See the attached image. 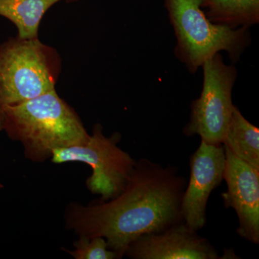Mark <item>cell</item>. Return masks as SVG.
Returning a JSON list of instances; mask_svg holds the SVG:
<instances>
[{
    "label": "cell",
    "instance_id": "1",
    "mask_svg": "<svg viewBox=\"0 0 259 259\" xmlns=\"http://www.w3.org/2000/svg\"><path fill=\"white\" fill-rule=\"evenodd\" d=\"M187 181L177 167L148 158L136 162L125 188L115 198L88 205L71 203L66 228L78 236L102 237L117 258L134 240L183 222L182 202Z\"/></svg>",
    "mask_w": 259,
    "mask_h": 259
},
{
    "label": "cell",
    "instance_id": "2",
    "mask_svg": "<svg viewBox=\"0 0 259 259\" xmlns=\"http://www.w3.org/2000/svg\"><path fill=\"white\" fill-rule=\"evenodd\" d=\"M0 131L23 145L25 158L44 162L56 149L83 144L90 135L55 89L0 112Z\"/></svg>",
    "mask_w": 259,
    "mask_h": 259
},
{
    "label": "cell",
    "instance_id": "3",
    "mask_svg": "<svg viewBox=\"0 0 259 259\" xmlns=\"http://www.w3.org/2000/svg\"><path fill=\"white\" fill-rule=\"evenodd\" d=\"M202 1L163 0L176 37L175 55L191 74L222 51L236 63L251 44L250 28L231 29L212 23L202 8Z\"/></svg>",
    "mask_w": 259,
    "mask_h": 259
},
{
    "label": "cell",
    "instance_id": "4",
    "mask_svg": "<svg viewBox=\"0 0 259 259\" xmlns=\"http://www.w3.org/2000/svg\"><path fill=\"white\" fill-rule=\"evenodd\" d=\"M61 60L38 39H10L0 45V112L55 89Z\"/></svg>",
    "mask_w": 259,
    "mask_h": 259
},
{
    "label": "cell",
    "instance_id": "5",
    "mask_svg": "<svg viewBox=\"0 0 259 259\" xmlns=\"http://www.w3.org/2000/svg\"><path fill=\"white\" fill-rule=\"evenodd\" d=\"M120 139L119 133L107 137L102 125L96 124L86 142L56 149L51 160L58 164L77 161L91 166L93 174L86 182L88 190L101 196L100 200H110L125 188L137 162L117 146Z\"/></svg>",
    "mask_w": 259,
    "mask_h": 259
},
{
    "label": "cell",
    "instance_id": "6",
    "mask_svg": "<svg viewBox=\"0 0 259 259\" xmlns=\"http://www.w3.org/2000/svg\"><path fill=\"white\" fill-rule=\"evenodd\" d=\"M201 68L202 93L191 104L190 121L183 133L188 137L198 135L207 144L221 145L235 106L232 94L238 71L234 65L226 64L221 53L204 61Z\"/></svg>",
    "mask_w": 259,
    "mask_h": 259
},
{
    "label": "cell",
    "instance_id": "7",
    "mask_svg": "<svg viewBox=\"0 0 259 259\" xmlns=\"http://www.w3.org/2000/svg\"><path fill=\"white\" fill-rule=\"evenodd\" d=\"M225 166L224 146L201 141L190 158V180L182 202L184 221L194 231H200L205 226L209 195L222 182Z\"/></svg>",
    "mask_w": 259,
    "mask_h": 259
},
{
    "label": "cell",
    "instance_id": "8",
    "mask_svg": "<svg viewBox=\"0 0 259 259\" xmlns=\"http://www.w3.org/2000/svg\"><path fill=\"white\" fill-rule=\"evenodd\" d=\"M225 147L223 180L227 191L221 194L225 207L233 208L238 218L237 233L250 243H259V171Z\"/></svg>",
    "mask_w": 259,
    "mask_h": 259
},
{
    "label": "cell",
    "instance_id": "9",
    "mask_svg": "<svg viewBox=\"0 0 259 259\" xmlns=\"http://www.w3.org/2000/svg\"><path fill=\"white\" fill-rule=\"evenodd\" d=\"M183 222L146 233L134 240L125 255L133 259H218L219 253L207 238Z\"/></svg>",
    "mask_w": 259,
    "mask_h": 259
},
{
    "label": "cell",
    "instance_id": "10",
    "mask_svg": "<svg viewBox=\"0 0 259 259\" xmlns=\"http://www.w3.org/2000/svg\"><path fill=\"white\" fill-rule=\"evenodd\" d=\"M207 18L216 25L231 29L259 24V0H203Z\"/></svg>",
    "mask_w": 259,
    "mask_h": 259
},
{
    "label": "cell",
    "instance_id": "11",
    "mask_svg": "<svg viewBox=\"0 0 259 259\" xmlns=\"http://www.w3.org/2000/svg\"><path fill=\"white\" fill-rule=\"evenodd\" d=\"M223 145L236 157L259 171V129L235 105Z\"/></svg>",
    "mask_w": 259,
    "mask_h": 259
},
{
    "label": "cell",
    "instance_id": "12",
    "mask_svg": "<svg viewBox=\"0 0 259 259\" xmlns=\"http://www.w3.org/2000/svg\"><path fill=\"white\" fill-rule=\"evenodd\" d=\"M61 1L77 0H0V15L15 24L22 39L37 38L42 17Z\"/></svg>",
    "mask_w": 259,
    "mask_h": 259
},
{
    "label": "cell",
    "instance_id": "13",
    "mask_svg": "<svg viewBox=\"0 0 259 259\" xmlns=\"http://www.w3.org/2000/svg\"><path fill=\"white\" fill-rule=\"evenodd\" d=\"M74 249L66 250L76 259H116L117 255L109 248L105 238L102 237L79 236L74 242Z\"/></svg>",
    "mask_w": 259,
    "mask_h": 259
}]
</instances>
